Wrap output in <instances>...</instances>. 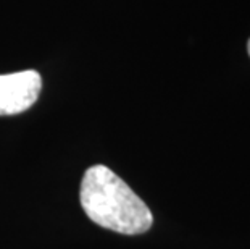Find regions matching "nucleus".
Wrapping results in <instances>:
<instances>
[{
  "label": "nucleus",
  "instance_id": "obj_2",
  "mask_svg": "<svg viewBox=\"0 0 250 249\" xmlns=\"http://www.w3.org/2000/svg\"><path fill=\"white\" fill-rule=\"evenodd\" d=\"M41 88V75L34 70L0 75V115L28 110L39 97Z\"/></svg>",
  "mask_w": 250,
  "mask_h": 249
},
{
  "label": "nucleus",
  "instance_id": "obj_1",
  "mask_svg": "<svg viewBox=\"0 0 250 249\" xmlns=\"http://www.w3.org/2000/svg\"><path fill=\"white\" fill-rule=\"evenodd\" d=\"M79 199L94 224L121 235H141L153 224L147 204L105 165L87 168L81 181Z\"/></svg>",
  "mask_w": 250,
  "mask_h": 249
},
{
  "label": "nucleus",
  "instance_id": "obj_3",
  "mask_svg": "<svg viewBox=\"0 0 250 249\" xmlns=\"http://www.w3.org/2000/svg\"><path fill=\"white\" fill-rule=\"evenodd\" d=\"M247 50H249V55H250V39H249V44H247Z\"/></svg>",
  "mask_w": 250,
  "mask_h": 249
}]
</instances>
